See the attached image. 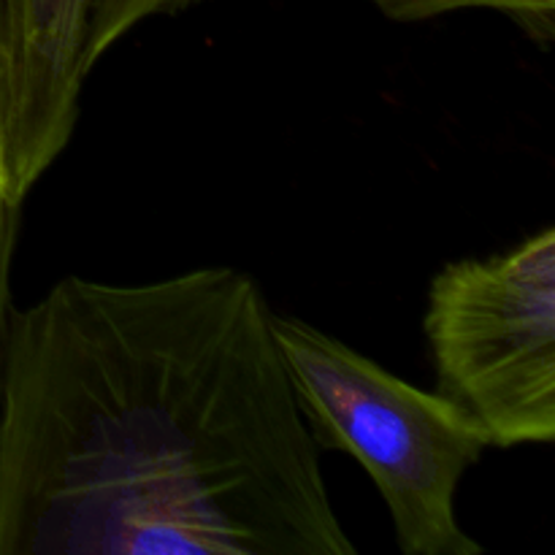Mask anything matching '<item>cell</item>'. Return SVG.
<instances>
[{"label":"cell","instance_id":"cell-1","mask_svg":"<svg viewBox=\"0 0 555 555\" xmlns=\"http://www.w3.org/2000/svg\"><path fill=\"white\" fill-rule=\"evenodd\" d=\"M0 555H356L253 276H65L14 307Z\"/></svg>","mask_w":555,"mask_h":555},{"label":"cell","instance_id":"cell-6","mask_svg":"<svg viewBox=\"0 0 555 555\" xmlns=\"http://www.w3.org/2000/svg\"><path fill=\"white\" fill-rule=\"evenodd\" d=\"M201 0H98L92 11L90 30H87L85 43V68L92 70V65L114 47L122 41L130 30L152 16L179 14Z\"/></svg>","mask_w":555,"mask_h":555},{"label":"cell","instance_id":"cell-7","mask_svg":"<svg viewBox=\"0 0 555 555\" xmlns=\"http://www.w3.org/2000/svg\"><path fill=\"white\" fill-rule=\"evenodd\" d=\"M22 206L11 204L0 190V356H3L5 331H9L14 298H11V269H14L16 238H20Z\"/></svg>","mask_w":555,"mask_h":555},{"label":"cell","instance_id":"cell-4","mask_svg":"<svg viewBox=\"0 0 555 555\" xmlns=\"http://www.w3.org/2000/svg\"><path fill=\"white\" fill-rule=\"evenodd\" d=\"M98 0H0V190L22 206L74 139Z\"/></svg>","mask_w":555,"mask_h":555},{"label":"cell","instance_id":"cell-3","mask_svg":"<svg viewBox=\"0 0 555 555\" xmlns=\"http://www.w3.org/2000/svg\"><path fill=\"white\" fill-rule=\"evenodd\" d=\"M437 390L469 412L491 448L555 439V228L444 266L423 314Z\"/></svg>","mask_w":555,"mask_h":555},{"label":"cell","instance_id":"cell-5","mask_svg":"<svg viewBox=\"0 0 555 555\" xmlns=\"http://www.w3.org/2000/svg\"><path fill=\"white\" fill-rule=\"evenodd\" d=\"M393 22H426L455 11H496L513 20L531 41L551 47L555 36V0H366Z\"/></svg>","mask_w":555,"mask_h":555},{"label":"cell","instance_id":"cell-2","mask_svg":"<svg viewBox=\"0 0 555 555\" xmlns=\"http://www.w3.org/2000/svg\"><path fill=\"white\" fill-rule=\"evenodd\" d=\"M298 410L320 448L352 455L377 486L404 555H477L459 486L491 439L439 390H423L301 318L274 314Z\"/></svg>","mask_w":555,"mask_h":555}]
</instances>
